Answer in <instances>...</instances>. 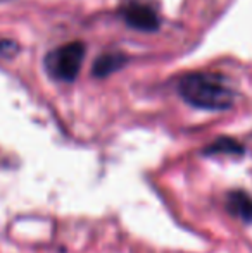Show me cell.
Returning a JSON list of instances; mask_svg holds the SVG:
<instances>
[{
  "mask_svg": "<svg viewBox=\"0 0 252 253\" xmlns=\"http://www.w3.org/2000/svg\"><path fill=\"white\" fill-rule=\"evenodd\" d=\"M178 91L187 103L202 110H226L235 102V91L219 74L194 73L178 84Z\"/></svg>",
  "mask_w": 252,
  "mask_h": 253,
  "instance_id": "1",
  "label": "cell"
},
{
  "mask_svg": "<svg viewBox=\"0 0 252 253\" xmlns=\"http://www.w3.org/2000/svg\"><path fill=\"white\" fill-rule=\"evenodd\" d=\"M85 47L80 42L64 45L55 52L49 53L47 57V69L52 76L61 81H73L80 73L81 62H83Z\"/></svg>",
  "mask_w": 252,
  "mask_h": 253,
  "instance_id": "2",
  "label": "cell"
},
{
  "mask_svg": "<svg viewBox=\"0 0 252 253\" xmlns=\"http://www.w3.org/2000/svg\"><path fill=\"white\" fill-rule=\"evenodd\" d=\"M123 17H125L126 24L135 30L140 31H154L159 28V17L145 3H130L123 9Z\"/></svg>",
  "mask_w": 252,
  "mask_h": 253,
  "instance_id": "3",
  "label": "cell"
},
{
  "mask_svg": "<svg viewBox=\"0 0 252 253\" xmlns=\"http://www.w3.org/2000/svg\"><path fill=\"white\" fill-rule=\"evenodd\" d=\"M226 210L246 224H252V197L247 191L233 190L226 195Z\"/></svg>",
  "mask_w": 252,
  "mask_h": 253,
  "instance_id": "4",
  "label": "cell"
},
{
  "mask_svg": "<svg viewBox=\"0 0 252 253\" xmlns=\"http://www.w3.org/2000/svg\"><path fill=\"white\" fill-rule=\"evenodd\" d=\"M246 153L242 143H239L233 138H218L211 145L204 148V155H230V157H242Z\"/></svg>",
  "mask_w": 252,
  "mask_h": 253,
  "instance_id": "5",
  "label": "cell"
},
{
  "mask_svg": "<svg viewBox=\"0 0 252 253\" xmlns=\"http://www.w3.org/2000/svg\"><path fill=\"white\" fill-rule=\"evenodd\" d=\"M126 59L123 53H104L99 57V60L94 64V74L99 78H104L112 74L114 71L121 69L125 66Z\"/></svg>",
  "mask_w": 252,
  "mask_h": 253,
  "instance_id": "6",
  "label": "cell"
}]
</instances>
